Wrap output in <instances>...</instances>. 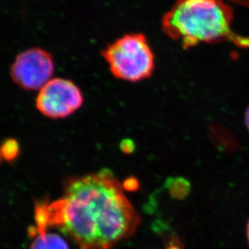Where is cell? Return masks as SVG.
Masks as SVG:
<instances>
[{"instance_id":"1","label":"cell","mask_w":249,"mask_h":249,"mask_svg":"<svg viewBox=\"0 0 249 249\" xmlns=\"http://www.w3.org/2000/svg\"><path fill=\"white\" fill-rule=\"evenodd\" d=\"M140 217L108 169L67 178L64 195L35 205L34 232L57 228L81 249H113L134 235Z\"/></svg>"},{"instance_id":"2","label":"cell","mask_w":249,"mask_h":249,"mask_svg":"<svg viewBox=\"0 0 249 249\" xmlns=\"http://www.w3.org/2000/svg\"><path fill=\"white\" fill-rule=\"evenodd\" d=\"M234 12L224 0H176L161 21L163 33L184 50L230 41L249 49V36L233 31Z\"/></svg>"},{"instance_id":"3","label":"cell","mask_w":249,"mask_h":249,"mask_svg":"<svg viewBox=\"0 0 249 249\" xmlns=\"http://www.w3.org/2000/svg\"><path fill=\"white\" fill-rule=\"evenodd\" d=\"M101 55L113 76L124 81L139 82L153 74L155 55L146 36L127 34L108 44Z\"/></svg>"},{"instance_id":"4","label":"cell","mask_w":249,"mask_h":249,"mask_svg":"<svg viewBox=\"0 0 249 249\" xmlns=\"http://www.w3.org/2000/svg\"><path fill=\"white\" fill-rule=\"evenodd\" d=\"M84 103V96L76 84L69 79H51L40 90L36 108L52 119L66 118L78 110Z\"/></svg>"},{"instance_id":"5","label":"cell","mask_w":249,"mask_h":249,"mask_svg":"<svg viewBox=\"0 0 249 249\" xmlns=\"http://www.w3.org/2000/svg\"><path fill=\"white\" fill-rule=\"evenodd\" d=\"M54 72V61L48 51L28 49L19 53L11 67L12 80L23 89L41 90Z\"/></svg>"},{"instance_id":"6","label":"cell","mask_w":249,"mask_h":249,"mask_svg":"<svg viewBox=\"0 0 249 249\" xmlns=\"http://www.w3.org/2000/svg\"><path fill=\"white\" fill-rule=\"evenodd\" d=\"M34 242L29 249H70L69 245L61 235L48 231L34 233Z\"/></svg>"},{"instance_id":"7","label":"cell","mask_w":249,"mask_h":249,"mask_svg":"<svg viewBox=\"0 0 249 249\" xmlns=\"http://www.w3.org/2000/svg\"><path fill=\"white\" fill-rule=\"evenodd\" d=\"M19 145L17 140L10 139L5 140L0 146V163L12 162L19 156Z\"/></svg>"},{"instance_id":"8","label":"cell","mask_w":249,"mask_h":249,"mask_svg":"<svg viewBox=\"0 0 249 249\" xmlns=\"http://www.w3.org/2000/svg\"><path fill=\"white\" fill-rule=\"evenodd\" d=\"M171 194L176 197H184L189 191V184L184 179H176L171 182Z\"/></svg>"},{"instance_id":"9","label":"cell","mask_w":249,"mask_h":249,"mask_svg":"<svg viewBox=\"0 0 249 249\" xmlns=\"http://www.w3.org/2000/svg\"><path fill=\"white\" fill-rule=\"evenodd\" d=\"M123 189L127 190H136L139 188V182L135 178H129L124 181Z\"/></svg>"},{"instance_id":"10","label":"cell","mask_w":249,"mask_h":249,"mask_svg":"<svg viewBox=\"0 0 249 249\" xmlns=\"http://www.w3.org/2000/svg\"><path fill=\"white\" fill-rule=\"evenodd\" d=\"M134 145L132 141L124 140L122 143V149L125 153H131L132 151H134Z\"/></svg>"},{"instance_id":"11","label":"cell","mask_w":249,"mask_h":249,"mask_svg":"<svg viewBox=\"0 0 249 249\" xmlns=\"http://www.w3.org/2000/svg\"><path fill=\"white\" fill-rule=\"evenodd\" d=\"M227 1L233 2L235 4L240 5L241 7L249 8V0H227Z\"/></svg>"},{"instance_id":"12","label":"cell","mask_w":249,"mask_h":249,"mask_svg":"<svg viewBox=\"0 0 249 249\" xmlns=\"http://www.w3.org/2000/svg\"><path fill=\"white\" fill-rule=\"evenodd\" d=\"M166 249H183L179 243L178 242H172L170 243V245H168V247Z\"/></svg>"},{"instance_id":"13","label":"cell","mask_w":249,"mask_h":249,"mask_svg":"<svg viewBox=\"0 0 249 249\" xmlns=\"http://www.w3.org/2000/svg\"><path fill=\"white\" fill-rule=\"evenodd\" d=\"M245 124H246V127H247L248 130L249 131V106L248 107L247 110L245 112Z\"/></svg>"},{"instance_id":"14","label":"cell","mask_w":249,"mask_h":249,"mask_svg":"<svg viewBox=\"0 0 249 249\" xmlns=\"http://www.w3.org/2000/svg\"><path fill=\"white\" fill-rule=\"evenodd\" d=\"M247 236H248V240H249V223H248V225H247Z\"/></svg>"}]
</instances>
